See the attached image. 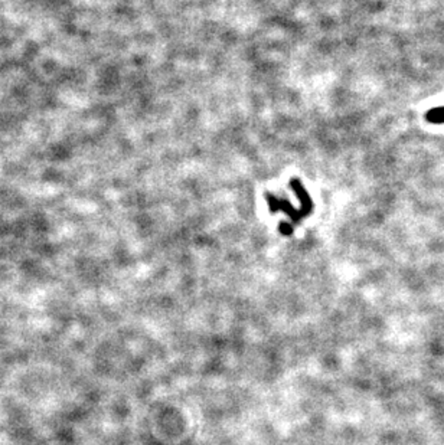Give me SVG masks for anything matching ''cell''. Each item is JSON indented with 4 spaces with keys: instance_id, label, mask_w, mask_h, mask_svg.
<instances>
[{
    "instance_id": "obj_1",
    "label": "cell",
    "mask_w": 444,
    "mask_h": 445,
    "mask_svg": "<svg viewBox=\"0 0 444 445\" xmlns=\"http://www.w3.org/2000/svg\"><path fill=\"white\" fill-rule=\"evenodd\" d=\"M425 120L432 124H444V106L436 107L425 113Z\"/></svg>"
}]
</instances>
